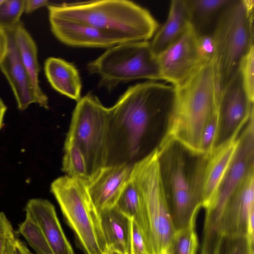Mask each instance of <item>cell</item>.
I'll return each instance as SVG.
<instances>
[{"label":"cell","mask_w":254,"mask_h":254,"mask_svg":"<svg viewBox=\"0 0 254 254\" xmlns=\"http://www.w3.org/2000/svg\"><path fill=\"white\" fill-rule=\"evenodd\" d=\"M253 0H232L212 33L214 62L220 89L238 71L243 58L254 45Z\"/></svg>","instance_id":"5"},{"label":"cell","mask_w":254,"mask_h":254,"mask_svg":"<svg viewBox=\"0 0 254 254\" xmlns=\"http://www.w3.org/2000/svg\"><path fill=\"white\" fill-rule=\"evenodd\" d=\"M106 248L123 254H131L132 220L121 212L115 206L99 212Z\"/></svg>","instance_id":"20"},{"label":"cell","mask_w":254,"mask_h":254,"mask_svg":"<svg viewBox=\"0 0 254 254\" xmlns=\"http://www.w3.org/2000/svg\"><path fill=\"white\" fill-rule=\"evenodd\" d=\"M175 97L176 89L171 84L147 81L129 87L109 108L106 166L133 165L146 156L153 119L172 108Z\"/></svg>","instance_id":"1"},{"label":"cell","mask_w":254,"mask_h":254,"mask_svg":"<svg viewBox=\"0 0 254 254\" xmlns=\"http://www.w3.org/2000/svg\"><path fill=\"white\" fill-rule=\"evenodd\" d=\"M115 206L134 221L140 228L142 216L141 202L138 191L131 180L124 188Z\"/></svg>","instance_id":"25"},{"label":"cell","mask_w":254,"mask_h":254,"mask_svg":"<svg viewBox=\"0 0 254 254\" xmlns=\"http://www.w3.org/2000/svg\"><path fill=\"white\" fill-rule=\"evenodd\" d=\"M62 170L66 175L88 181L87 164L79 147L73 141L65 139Z\"/></svg>","instance_id":"24"},{"label":"cell","mask_w":254,"mask_h":254,"mask_svg":"<svg viewBox=\"0 0 254 254\" xmlns=\"http://www.w3.org/2000/svg\"><path fill=\"white\" fill-rule=\"evenodd\" d=\"M87 181L66 175L51 185L70 227L85 254H101L106 248L99 213L89 194Z\"/></svg>","instance_id":"6"},{"label":"cell","mask_w":254,"mask_h":254,"mask_svg":"<svg viewBox=\"0 0 254 254\" xmlns=\"http://www.w3.org/2000/svg\"><path fill=\"white\" fill-rule=\"evenodd\" d=\"M190 26L186 0H171L166 20L149 41L153 54L157 57L179 39Z\"/></svg>","instance_id":"19"},{"label":"cell","mask_w":254,"mask_h":254,"mask_svg":"<svg viewBox=\"0 0 254 254\" xmlns=\"http://www.w3.org/2000/svg\"><path fill=\"white\" fill-rule=\"evenodd\" d=\"M6 32L8 47L7 54L0 64V69L10 85L18 108L24 110L32 103L37 104V100L29 75L21 61L13 30Z\"/></svg>","instance_id":"18"},{"label":"cell","mask_w":254,"mask_h":254,"mask_svg":"<svg viewBox=\"0 0 254 254\" xmlns=\"http://www.w3.org/2000/svg\"><path fill=\"white\" fill-rule=\"evenodd\" d=\"M29 254H32L31 252H30Z\"/></svg>","instance_id":"41"},{"label":"cell","mask_w":254,"mask_h":254,"mask_svg":"<svg viewBox=\"0 0 254 254\" xmlns=\"http://www.w3.org/2000/svg\"><path fill=\"white\" fill-rule=\"evenodd\" d=\"M198 246L195 227L175 231L169 251L172 254H196Z\"/></svg>","instance_id":"27"},{"label":"cell","mask_w":254,"mask_h":254,"mask_svg":"<svg viewBox=\"0 0 254 254\" xmlns=\"http://www.w3.org/2000/svg\"><path fill=\"white\" fill-rule=\"evenodd\" d=\"M131 242V254H149L141 231L138 225L133 220Z\"/></svg>","instance_id":"32"},{"label":"cell","mask_w":254,"mask_h":254,"mask_svg":"<svg viewBox=\"0 0 254 254\" xmlns=\"http://www.w3.org/2000/svg\"><path fill=\"white\" fill-rule=\"evenodd\" d=\"M239 71L246 94L251 103L254 102V46L243 58Z\"/></svg>","instance_id":"30"},{"label":"cell","mask_w":254,"mask_h":254,"mask_svg":"<svg viewBox=\"0 0 254 254\" xmlns=\"http://www.w3.org/2000/svg\"><path fill=\"white\" fill-rule=\"evenodd\" d=\"M2 0H0V3L2 2Z\"/></svg>","instance_id":"40"},{"label":"cell","mask_w":254,"mask_h":254,"mask_svg":"<svg viewBox=\"0 0 254 254\" xmlns=\"http://www.w3.org/2000/svg\"><path fill=\"white\" fill-rule=\"evenodd\" d=\"M244 127L218 143L207 155H202L200 187L201 207L207 209L214 200L219 186L236 154L239 135Z\"/></svg>","instance_id":"12"},{"label":"cell","mask_w":254,"mask_h":254,"mask_svg":"<svg viewBox=\"0 0 254 254\" xmlns=\"http://www.w3.org/2000/svg\"><path fill=\"white\" fill-rule=\"evenodd\" d=\"M25 0H2L0 3V27L5 31L13 30L20 22Z\"/></svg>","instance_id":"28"},{"label":"cell","mask_w":254,"mask_h":254,"mask_svg":"<svg viewBox=\"0 0 254 254\" xmlns=\"http://www.w3.org/2000/svg\"><path fill=\"white\" fill-rule=\"evenodd\" d=\"M25 214L38 225L54 254H74L58 218L55 208L48 200L29 199L25 207Z\"/></svg>","instance_id":"17"},{"label":"cell","mask_w":254,"mask_h":254,"mask_svg":"<svg viewBox=\"0 0 254 254\" xmlns=\"http://www.w3.org/2000/svg\"><path fill=\"white\" fill-rule=\"evenodd\" d=\"M13 226L3 212H0V254H3L8 241L15 237Z\"/></svg>","instance_id":"31"},{"label":"cell","mask_w":254,"mask_h":254,"mask_svg":"<svg viewBox=\"0 0 254 254\" xmlns=\"http://www.w3.org/2000/svg\"><path fill=\"white\" fill-rule=\"evenodd\" d=\"M13 32L21 61L31 80L37 104L41 107L48 109V98L39 85V66L36 44L21 22L13 30Z\"/></svg>","instance_id":"22"},{"label":"cell","mask_w":254,"mask_h":254,"mask_svg":"<svg viewBox=\"0 0 254 254\" xmlns=\"http://www.w3.org/2000/svg\"><path fill=\"white\" fill-rule=\"evenodd\" d=\"M7 107L3 101L0 98V130L3 126V120Z\"/></svg>","instance_id":"37"},{"label":"cell","mask_w":254,"mask_h":254,"mask_svg":"<svg viewBox=\"0 0 254 254\" xmlns=\"http://www.w3.org/2000/svg\"><path fill=\"white\" fill-rule=\"evenodd\" d=\"M175 89L166 130L156 147L161 152L177 144L193 155H201L204 128L219 106L221 89L214 61L203 63L184 85Z\"/></svg>","instance_id":"2"},{"label":"cell","mask_w":254,"mask_h":254,"mask_svg":"<svg viewBox=\"0 0 254 254\" xmlns=\"http://www.w3.org/2000/svg\"><path fill=\"white\" fill-rule=\"evenodd\" d=\"M221 127L219 142L246 125L254 112L244 89L239 70L221 89L219 97Z\"/></svg>","instance_id":"13"},{"label":"cell","mask_w":254,"mask_h":254,"mask_svg":"<svg viewBox=\"0 0 254 254\" xmlns=\"http://www.w3.org/2000/svg\"><path fill=\"white\" fill-rule=\"evenodd\" d=\"M47 0H25L24 11L29 13L44 6L48 5Z\"/></svg>","instance_id":"36"},{"label":"cell","mask_w":254,"mask_h":254,"mask_svg":"<svg viewBox=\"0 0 254 254\" xmlns=\"http://www.w3.org/2000/svg\"><path fill=\"white\" fill-rule=\"evenodd\" d=\"M174 144L159 153L163 162L162 176L175 231L195 227V219L201 207L194 190L191 174L182 151Z\"/></svg>","instance_id":"9"},{"label":"cell","mask_w":254,"mask_h":254,"mask_svg":"<svg viewBox=\"0 0 254 254\" xmlns=\"http://www.w3.org/2000/svg\"><path fill=\"white\" fill-rule=\"evenodd\" d=\"M49 15L83 23L121 39L147 41L159 26L146 8L127 0H101L48 5Z\"/></svg>","instance_id":"3"},{"label":"cell","mask_w":254,"mask_h":254,"mask_svg":"<svg viewBox=\"0 0 254 254\" xmlns=\"http://www.w3.org/2000/svg\"><path fill=\"white\" fill-rule=\"evenodd\" d=\"M197 37L199 50L204 62L214 60L215 44L212 34Z\"/></svg>","instance_id":"33"},{"label":"cell","mask_w":254,"mask_h":254,"mask_svg":"<svg viewBox=\"0 0 254 254\" xmlns=\"http://www.w3.org/2000/svg\"><path fill=\"white\" fill-rule=\"evenodd\" d=\"M30 252L26 245L15 237L7 243L3 254H29Z\"/></svg>","instance_id":"34"},{"label":"cell","mask_w":254,"mask_h":254,"mask_svg":"<svg viewBox=\"0 0 254 254\" xmlns=\"http://www.w3.org/2000/svg\"><path fill=\"white\" fill-rule=\"evenodd\" d=\"M18 232L27 241L36 254H54L41 229L28 215L19 225Z\"/></svg>","instance_id":"26"},{"label":"cell","mask_w":254,"mask_h":254,"mask_svg":"<svg viewBox=\"0 0 254 254\" xmlns=\"http://www.w3.org/2000/svg\"><path fill=\"white\" fill-rule=\"evenodd\" d=\"M254 168V113L240 132L239 143L234 159L226 172L216 195L205 209L202 238L207 241L217 240L219 225L229 201Z\"/></svg>","instance_id":"10"},{"label":"cell","mask_w":254,"mask_h":254,"mask_svg":"<svg viewBox=\"0 0 254 254\" xmlns=\"http://www.w3.org/2000/svg\"><path fill=\"white\" fill-rule=\"evenodd\" d=\"M131 180L142 205L140 230L149 254L169 250L175 229L164 183L159 152L156 147L133 166Z\"/></svg>","instance_id":"4"},{"label":"cell","mask_w":254,"mask_h":254,"mask_svg":"<svg viewBox=\"0 0 254 254\" xmlns=\"http://www.w3.org/2000/svg\"><path fill=\"white\" fill-rule=\"evenodd\" d=\"M232 0H186L190 27L197 37L212 34Z\"/></svg>","instance_id":"23"},{"label":"cell","mask_w":254,"mask_h":254,"mask_svg":"<svg viewBox=\"0 0 254 254\" xmlns=\"http://www.w3.org/2000/svg\"><path fill=\"white\" fill-rule=\"evenodd\" d=\"M8 47V38L7 32L0 27V64L7 54Z\"/></svg>","instance_id":"35"},{"label":"cell","mask_w":254,"mask_h":254,"mask_svg":"<svg viewBox=\"0 0 254 254\" xmlns=\"http://www.w3.org/2000/svg\"><path fill=\"white\" fill-rule=\"evenodd\" d=\"M254 212V168L247 174L227 205L219 225L222 235L247 236L248 223Z\"/></svg>","instance_id":"14"},{"label":"cell","mask_w":254,"mask_h":254,"mask_svg":"<svg viewBox=\"0 0 254 254\" xmlns=\"http://www.w3.org/2000/svg\"><path fill=\"white\" fill-rule=\"evenodd\" d=\"M133 166L121 164L106 166L87 182L90 198L99 212L115 206L122 192L131 180Z\"/></svg>","instance_id":"15"},{"label":"cell","mask_w":254,"mask_h":254,"mask_svg":"<svg viewBox=\"0 0 254 254\" xmlns=\"http://www.w3.org/2000/svg\"><path fill=\"white\" fill-rule=\"evenodd\" d=\"M214 254H254V245L247 236L222 235Z\"/></svg>","instance_id":"29"},{"label":"cell","mask_w":254,"mask_h":254,"mask_svg":"<svg viewBox=\"0 0 254 254\" xmlns=\"http://www.w3.org/2000/svg\"><path fill=\"white\" fill-rule=\"evenodd\" d=\"M101 254H123L121 252L110 248H106Z\"/></svg>","instance_id":"38"},{"label":"cell","mask_w":254,"mask_h":254,"mask_svg":"<svg viewBox=\"0 0 254 254\" xmlns=\"http://www.w3.org/2000/svg\"><path fill=\"white\" fill-rule=\"evenodd\" d=\"M164 254H172L171 252L168 250L166 252H165Z\"/></svg>","instance_id":"39"},{"label":"cell","mask_w":254,"mask_h":254,"mask_svg":"<svg viewBox=\"0 0 254 254\" xmlns=\"http://www.w3.org/2000/svg\"><path fill=\"white\" fill-rule=\"evenodd\" d=\"M51 30L62 43L74 47L110 48L123 41L88 24L49 15Z\"/></svg>","instance_id":"16"},{"label":"cell","mask_w":254,"mask_h":254,"mask_svg":"<svg viewBox=\"0 0 254 254\" xmlns=\"http://www.w3.org/2000/svg\"><path fill=\"white\" fill-rule=\"evenodd\" d=\"M44 70L49 82L57 92L76 101L81 98V80L74 64L50 57L45 61Z\"/></svg>","instance_id":"21"},{"label":"cell","mask_w":254,"mask_h":254,"mask_svg":"<svg viewBox=\"0 0 254 254\" xmlns=\"http://www.w3.org/2000/svg\"><path fill=\"white\" fill-rule=\"evenodd\" d=\"M109 118V108L91 93L77 101L72 115L66 139L74 142L83 152L88 181L106 166Z\"/></svg>","instance_id":"8"},{"label":"cell","mask_w":254,"mask_h":254,"mask_svg":"<svg viewBox=\"0 0 254 254\" xmlns=\"http://www.w3.org/2000/svg\"><path fill=\"white\" fill-rule=\"evenodd\" d=\"M87 68L99 76V85L109 90L138 79L161 80L157 57L149 41L126 42L108 48L90 62Z\"/></svg>","instance_id":"7"},{"label":"cell","mask_w":254,"mask_h":254,"mask_svg":"<svg viewBox=\"0 0 254 254\" xmlns=\"http://www.w3.org/2000/svg\"><path fill=\"white\" fill-rule=\"evenodd\" d=\"M161 80L175 88L184 85L204 63L190 27L157 57Z\"/></svg>","instance_id":"11"}]
</instances>
